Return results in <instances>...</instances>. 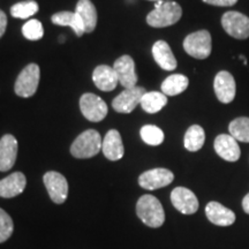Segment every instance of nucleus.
<instances>
[{"label": "nucleus", "mask_w": 249, "mask_h": 249, "mask_svg": "<svg viewBox=\"0 0 249 249\" xmlns=\"http://www.w3.org/2000/svg\"><path fill=\"white\" fill-rule=\"evenodd\" d=\"M147 92L143 87H133L124 89L120 95H118L112 102V107L119 113H130L135 110L139 104H141L142 97Z\"/></svg>", "instance_id": "8"}, {"label": "nucleus", "mask_w": 249, "mask_h": 249, "mask_svg": "<svg viewBox=\"0 0 249 249\" xmlns=\"http://www.w3.org/2000/svg\"><path fill=\"white\" fill-rule=\"evenodd\" d=\"M75 13L79 15L85 24L86 33H92L97 24V11L90 0H79Z\"/></svg>", "instance_id": "22"}, {"label": "nucleus", "mask_w": 249, "mask_h": 249, "mask_svg": "<svg viewBox=\"0 0 249 249\" xmlns=\"http://www.w3.org/2000/svg\"><path fill=\"white\" fill-rule=\"evenodd\" d=\"M213 90L220 103L230 104L235 98L236 85L234 77L230 71H220L214 77Z\"/></svg>", "instance_id": "10"}, {"label": "nucleus", "mask_w": 249, "mask_h": 249, "mask_svg": "<svg viewBox=\"0 0 249 249\" xmlns=\"http://www.w3.org/2000/svg\"><path fill=\"white\" fill-rule=\"evenodd\" d=\"M222 26L233 38L247 39L249 37V18L240 12H226L222 18Z\"/></svg>", "instance_id": "6"}, {"label": "nucleus", "mask_w": 249, "mask_h": 249, "mask_svg": "<svg viewBox=\"0 0 249 249\" xmlns=\"http://www.w3.org/2000/svg\"><path fill=\"white\" fill-rule=\"evenodd\" d=\"M40 77L39 66L36 64H29L23 71L18 74L15 82V93L22 98H28L34 96L37 91Z\"/></svg>", "instance_id": "5"}, {"label": "nucleus", "mask_w": 249, "mask_h": 249, "mask_svg": "<svg viewBox=\"0 0 249 249\" xmlns=\"http://www.w3.org/2000/svg\"><path fill=\"white\" fill-rule=\"evenodd\" d=\"M213 148L220 158L231 163L239 160L241 156L238 141L232 135H227V134H220L214 139Z\"/></svg>", "instance_id": "14"}, {"label": "nucleus", "mask_w": 249, "mask_h": 249, "mask_svg": "<svg viewBox=\"0 0 249 249\" xmlns=\"http://www.w3.org/2000/svg\"><path fill=\"white\" fill-rule=\"evenodd\" d=\"M22 34L29 40H39L44 36V28L38 20L33 18L23 24Z\"/></svg>", "instance_id": "29"}, {"label": "nucleus", "mask_w": 249, "mask_h": 249, "mask_svg": "<svg viewBox=\"0 0 249 249\" xmlns=\"http://www.w3.org/2000/svg\"><path fill=\"white\" fill-rule=\"evenodd\" d=\"M205 4H209L213 6H219V7H229L233 6L238 2V0H202Z\"/></svg>", "instance_id": "31"}, {"label": "nucleus", "mask_w": 249, "mask_h": 249, "mask_svg": "<svg viewBox=\"0 0 249 249\" xmlns=\"http://www.w3.org/2000/svg\"><path fill=\"white\" fill-rule=\"evenodd\" d=\"M205 142L204 129L198 124H193L187 129L183 139V145L188 151H198Z\"/></svg>", "instance_id": "24"}, {"label": "nucleus", "mask_w": 249, "mask_h": 249, "mask_svg": "<svg viewBox=\"0 0 249 249\" xmlns=\"http://www.w3.org/2000/svg\"><path fill=\"white\" fill-rule=\"evenodd\" d=\"M188 77L182 74H172L161 83V92L166 96H177L188 88Z\"/></svg>", "instance_id": "23"}, {"label": "nucleus", "mask_w": 249, "mask_h": 249, "mask_svg": "<svg viewBox=\"0 0 249 249\" xmlns=\"http://www.w3.org/2000/svg\"><path fill=\"white\" fill-rule=\"evenodd\" d=\"M174 180V174L167 169H152L139 177V185L147 191H156L169 186Z\"/></svg>", "instance_id": "11"}, {"label": "nucleus", "mask_w": 249, "mask_h": 249, "mask_svg": "<svg viewBox=\"0 0 249 249\" xmlns=\"http://www.w3.org/2000/svg\"><path fill=\"white\" fill-rule=\"evenodd\" d=\"M138 217L145 225L152 229L160 227L165 222V213L163 205L157 197L152 195H143L136 204Z\"/></svg>", "instance_id": "1"}, {"label": "nucleus", "mask_w": 249, "mask_h": 249, "mask_svg": "<svg viewBox=\"0 0 249 249\" xmlns=\"http://www.w3.org/2000/svg\"><path fill=\"white\" fill-rule=\"evenodd\" d=\"M80 108L86 119L92 123L102 121L107 116V105L99 96L93 93H85L80 99Z\"/></svg>", "instance_id": "7"}, {"label": "nucleus", "mask_w": 249, "mask_h": 249, "mask_svg": "<svg viewBox=\"0 0 249 249\" xmlns=\"http://www.w3.org/2000/svg\"><path fill=\"white\" fill-rule=\"evenodd\" d=\"M171 202L183 214H193L198 209V200L192 191L185 187H177L171 193Z\"/></svg>", "instance_id": "13"}, {"label": "nucleus", "mask_w": 249, "mask_h": 249, "mask_svg": "<svg viewBox=\"0 0 249 249\" xmlns=\"http://www.w3.org/2000/svg\"><path fill=\"white\" fill-rule=\"evenodd\" d=\"M183 49L195 59H207L213 50V39L208 30H198L189 34L183 40Z\"/></svg>", "instance_id": "4"}, {"label": "nucleus", "mask_w": 249, "mask_h": 249, "mask_svg": "<svg viewBox=\"0 0 249 249\" xmlns=\"http://www.w3.org/2000/svg\"><path fill=\"white\" fill-rule=\"evenodd\" d=\"M167 104V96L164 95L163 92L158 91H150L145 92L144 96L142 97L141 107L147 113L154 114L160 112L165 105Z\"/></svg>", "instance_id": "25"}, {"label": "nucleus", "mask_w": 249, "mask_h": 249, "mask_svg": "<svg viewBox=\"0 0 249 249\" xmlns=\"http://www.w3.org/2000/svg\"><path fill=\"white\" fill-rule=\"evenodd\" d=\"M140 135L143 142L149 145H160L164 141V133L160 127L154 124H147L143 126L140 130Z\"/></svg>", "instance_id": "28"}, {"label": "nucleus", "mask_w": 249, "mask_h": 249, "mask_svg": "<svg viewBox=\"0 0 249 249\" xmlns=\"http://www.w3.org/2000/svg\"><path fill=\"white\" fill-rule=\"evenodd\" d=\"M230 135H232L236 141L249 143V118L239 117L232 120L229 124Z\"/></svg>", "instance_id": "26"}, {"label": "nucleus", "mask_w": 249, "mask_h": 249, "mask_svg": "<svg viewBox=\"0 0 249 249\" xmlns=\"http://www.w3.org/2000/svg\"><path fill=\"white\" fill-rule=\"evenodd\" d=\"M102 144L101 134L95 129H88L75 139L71 147V154L80 160L91 158L102 150Z\"/></svg>", "instance_id": "3"}, {"label": "nucleus", "mask_w": 249, "mask_h": 249, "mask_svg": "<svg viewBox=\"0 0 249 249\" xmlns=\"http://www.w3.org/2000/svg\"><path fill=\"white\" fill-rule=\"evenodd\" d=\"M150 1H160V0H150Z\"/></svg>", "instance_id": "34"}, {"label": "nucleus", "mask_w": 249, "mask_h": 249, "mask_svg": "<svg viewBox=\"0 0 249 249\" xmlns=\"http://www.w3.org/2000/svg\"><path fill=\"white\" fill-rule=\"evenodd\" d=\"M18 141L11 134H6L0 139V171L11 170L17 161Z\"/></svg>", "instance_id": "15"}, {"label": "nucleus", "mask_w": 249, "mask_h": 249, "mask_svg": "<svg viewBox=\"0 0 249 249\" xmlns=\"http://www.w3.org/2000/svg\"><path fill=\"white\" fill-rule=\"evenodd\" d=\"M182 17V8L176 1H164L155 7L147 17V23L154 28H165L176 24Z\"/></svg>", "instance_id": "2"}, {"label": "nucleus", "mask_w": 249, "mask_h": 249, "mask_svg": "<svg viewBox=\"0 0 249 249\" xmlns=\"http://www.w3.org/2000/svg\"><path fill=\"white\" fill-rule=\"evenodd\" d=\"M152 55L161 70L174 71L178 66V62H177L172 50L165 40H158L152 46Z\"/></svg>", "instance_id": "20"}, {"label": "nucleus", "mask_w": 249, "mask_h": 249, "mask_svg": "<svg viewBox=\"0 0 249 249\" xmlns=\"http://www.w3.org/2000/svg\"><path fill=\"white\" fill-rule=\"evenodd\" d=\"M27 186L26 176L21 172H14L0 180V197L12 198L23 193Z\"/></svg>", "instance_id": "18"}, {"label": "nucleus", "mask_w": 249, "mask_h": 249, "mask_svg": "<svg viewBox=\"0 0 249 249\" xmlns=\"http://www.w3.org/2000/svg\"><path fill=\"white\" fill-rule=\"evenodd\" d=\"M102 150L108 160L116 161L124 157V149L120 133L117 129L108 130L103 140Z\"/></svg>", "instance_id": "17"}, {"label": "nucleus", "mask_w": 249, "mask_h": 249, "mask_svg": "<svg viewBox=\"0 0 249 249\" xmlns=\"http://www.w3.org/2000/svg\"><path fill=\"white\" fill-rule=\"evenodd\" d=\"M205 214L217 226H231L235 222V213L218 202H209L205 207Z\"/></svg>", "instance_id": "16"}, {"label": "nucleus", "mask_w": 249, "mask_h": 249, "mask_svg": "<svg viewBox=\"0 0 249 249\" xmlns=\"http://www.w3.org/2000/svg\"><path fill=\"white\" fill-rule=\"evenodd\" d=\"M38 4L34 0H26V1L18 2L11 7V14L17 18H29L38 12Z\"/></svg>", "instance_id": "27"}, {"label": "nucleus", "mask_w": 249, "mask_h": 249, "mask_svg": "<svg viewBox=\"0 0 249 249\" xmlns=\"http://www.w3.org/2000/svg\"><path fill=\"white\" fill-rule=\"evenodd\" d=\"M44 185L46 187L50 198L57 204H62L67 200L68 196V182L64 176L54 171L45 173Z\"/></svg>", "instance_id": "9"}, {"label": "nucleus", "mask_w": 249, "mask_h": 249, "mask_svg": "<svg viewBox=\"0 0 249 249\" xmlns=\"http://www.w3.org/2000/svg\"><path fill=\"white\" fill-rule=\"evenodd\" d=\"M51 21L57 26L61 27H71L74 30V33L76 34V36L81 37L83 34H86L85 24H83L81 18L77 15L75 12H59L52 15Z\"/></svg>", "instance_id": "21"}, {"label": "nucleus", "mask_w": 249, "mask_h": 249, "mask_svg": "<svg viewBox=\"0 0 249 249\" xmlns=\"http://www.w3.org/2000/svg\"><path fill=\"white\" fill-rule=\"evenodd\" d=\"M242 209L246 213L249 214V193L245 196L244 200H242Z\"/></svg>", "instance_id": "33"}, {"label": "nucleus", "mask_w": 249, "mask_h": 249, "mask_svg": "<svg viewBox=\"0 0 249 249\" xmlns=\"http://www.w3.org/2000/svg\"><path fill=\"white\" fill-rule=\"evenodd\" d=\"M92 81L95 86L102 91H112L116 89L119 82L113 67L107 66V65H101L95 68L92 73Z\"/></svg>", "instance_id": "19"}, {"label": "nucleus", "mask_w": 249, "mask_h": 249, "mask_svg": "<svg viewBox=\"0 0 249 249\" xmlns=\"http://www.w3.org/2000/svg\"><path fill=\"white\" fill-rule=\"evenodd\" d=\"M113 70L117 73L119 83L124 89L136 87L138 74L135 71V62L130 55L124 54L114 61Z\"/></svg>", "instance_id": "12"}, {"label": "nucleus", "mask_w": 249, "mask_h": 249, "mask_svg": "<svg viewBox=\"0 0 249 249\" xmlns=\"http://www.w3.org/2000/svg\"><path fill=\"white\" fill-rule=\"evenodd\" d=\"M14 224L9 214L5 210L0 209V244L7 241L13 234Z\"/></svg>", "instance_id": "30"}, {"label": "nucleus", "mask_w": 249, "mask_h": 249, "mask_svg": "<svg viewBox=\"0 0 249 249\" xmlns=\"http://www.w3.org/2000/svg\"><path fill=\"white\" fill-rule=\"evenodd\" d=\"M6 28H7V17H6V14L0 9V38H1L2 35L5 34Z\"/></svg>", "instance_id": "32"}]
</instances>
